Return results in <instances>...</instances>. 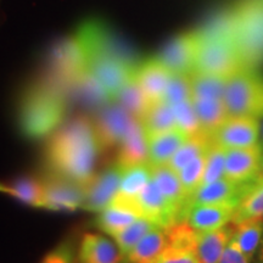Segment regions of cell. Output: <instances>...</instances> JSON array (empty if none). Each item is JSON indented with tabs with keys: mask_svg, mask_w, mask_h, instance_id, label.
I'll use <instances>...</instances> for the list:
<instances>
[{
	"mask_svg": "<svg viewBox=\"0 0 263 263\" xmlns=\"http://www.w3.org/2000/svg\"><path fill=\"white\" fill-rule=\"evenodd\" d=\"M207 151L205 154H201L200 156H197L196 159H194L192 162L186 164L184 168H182L178 172L183 189L189 200V205H190V199H192V196L195 194L196 190L200 188V185H201L203 172H205V167H206ZM186 211H188V210H186Z\"/></svg>",
	"mask_w": 263,
	"mask_h": 263,
	"instance_id": "cell-35",
	"label": "cell"
},
{
	"mask_svg": "<svg viewBox=\"0 0 263 263\" xmlns=\"http://www.w3.org/2000/svg\"><path fill=\"white\" fill-rule=\"evenodd\" d=\"M236 206L233 202L194 203L186 211L184 221L196 232L215 230L232 222Z\"/></svg>",
	"mask_w": 263,
	"mask_h": 263,
	"instance_id": "cell-14",
	"label": "cell"
},
{
	"mask_svg": "<svg viewBox=\"0 0 263 263\" xmlns=\"http://www.w3.org/2000/svg\"><path fill=\"white\" fill-rule=\"evenodd\" d=\"M262 137H263V129H262Z\"/></svg>",
	"mask_w": 263,
	"mask_h": 263,
	"instance_id": "cell-44",
	"label": "cell"
},
{
	"mask_svg": "<svg viewBox=\"0 0 263 263\" xmlns=\"http://www.w3.org/2000/svg\"><path fill=\"white\" fill-rule=\"evenodd\" d=\"M67 110L65 90L54 82L34 84L26 91L18 112V124L28 139H42L57 130Z\"/></svg>",
	"mask_w": 263,
	"mask_h": 263,
	"instance_id": "cell-2",
	"label": "cell"
},
{
	"mask_svg": "<svg viewBox=\"0 0 263 263\" xmlns=\"http://www.w3.org/2000/svg\"><path fill=\"white\" fill-rule=\"evenodd\" d=\"M163 100L172 105L192 100V83L190 74H174L172 73L167 85Z\"/></svg>",
	"mask_w": 263,
	"mask_h": 263,
	"instance_id": "cell-37",
	"label": "cell"
},
{
	"mask_svg": "<svg viewBox=\"0 0 263 263\" xmlns=\"http://www.w3.org/2000/svg\"><path fill=\"white\" fill-rule=\"evenodd\" d=\"M168 245L167 227H156L128 252L126 258L129 263H155Z\"/></svg>",
	"mask_w": 263,
	"mask_h": 263,
	"instance_id": "cell-22",
	"label": "cell"
},
{
	"mask_svg": "<svg viewBox=\"0 0 263 263\" xmlns=\"http://www.w3.org/2000/svg\"><path fill=\"white\" fill-rule=\"evenodd\" d=\"M151 178L159 188L161 194L178 210L179 222L185 219L186 210L189 207V200L184 192L178 172L171 168L167 163L150 164Z\"/></svg>",
	"mask_w": 263,
	"mask_h": 263,
	"instance_id": "cell-16",
	"label": "cell"
},
{
	"mask_svg": "<svg viewBox=\"0 0 263 263\" xmlns=\"http://www.w3.org/2000/svg\"><path fill=\"white\" fill-rule=\"evenodd\" d=\"M147 162H149V145H147L146 132L141 121L137 120L121 143L117 163H120L123 168H128Z\"/></svg>",
	"mask_w": 263,
	"mask_h": 263,
	"instance_id": "cell-18",
	"label": "cell"
},
{
	"mask_svg": "<svg viewBox=\"0 0 263 263\" xmlns=\"http://www.w3.org/2000/svg\"><path fill=\"white\" fill-rule=\"evenodd\" d=\"M137 120L139 118L133 116L116 101L100 108L98 116L93 120L100 149L110 150L120 146Z\"/></svg>",
	"mask_w": 263,
	"mask_h": 263,
	"instance_id": "cell-7",
	"label": "cell"
},
{
	"mask_svg": "<svg viewBox=\"0 0 263 263\" xmlns=\"http://www.w3.org/2000/svg\"><path fill=\"white\" fill-rule=\"evenodd\" d=\"M140 218L136 207L120 200L112 199L106 209L99 212L95 224L107 235L114 236L118 232L127 228L134 221Z\"/></svg>",
	"mask_w": 263,
	"mask_h": 263,
	"instance_id": "cell-20",
	"label": "cell"
},
{
	"mask_svg": "<svg viewBox=\"0 0 263 263\" xmlns=\"http://www.w3.org/2000/svg\"><path fill=\"white\" fill-rule=\"evenodd\" d=\"M263 217V178L250 183L236 206L232 222L239 223L250 218Z\"/></svg>",
	"mask_w": 263,
	"mask_h": 263,
	"instance_id": "cell-29",
	"label": "cell"
},
{
	"mask_svg": "<svg viewBox=\"0 0 263 263\" xmlns=\"http://www.w3.org/2000/svg\"><path fill=\"white\" fill-rule=\"evenodd\" d=\"M258 259H259V262H261V263H263V246H262L261 251H259V255H258Z\"/></svg>",
	"mask_w": 263,
	"mask_h": 263,
	"instance_id": "cell-42",
	"label": "cell"
},
{
	"mask_svg": "<svg viewBox=\"0 0 263 263\" xmlns=\"http://www.w3.org/2000/svg\"><path fill=\"white\" fill-rule=\"evenodd\" d=\"M138 213L161 227L179 222L178 210L164 197L153 178L136 199Z\"/></svg>",
	"mask_w": 263,
	"mask_h": 263,
	"instance_id": "cell-13",
	"label": "cell"
},
{
	"mask_svg": "<svg viewBox=\"0 0 263 263\" xmlns=\"http://www.w3.org/2000/svg\"><path fill=\"white\" fill-rule=\"evenodd\" d=\"M155 263H200L195 250L168 246Z\"/></svg>",
	"mask_w": 263,
	"mask_h": 263,
	"instance_id": "cell-39",
	"label": "cell"
},
{
	"mask_svg": "<svg viewBox=\"0 0 263 263\" xmlns=\"http://www.w3.org/2000/svg\"><path fill=\"white\" fill-rule=\"evenodd\" d=\"M66 89L70 90L76 100L80 101L85 107L100 110L112 103L103 85L95 80L89 71L80 76Z\"/></svg>",
	"mask_w": 263,
	"mask_h": 263,
	"instance_id": "cell-24",
	"label": "cell"
},
{
	"mask_svg": "<svg viewBox=\"0 0 263 263\" xmlns=\"http://www.w3.org/2000/svg\"><path fill=\"white\" fill-rule=\"evenodd\" d=\"M116 103L122 105L127 111H129L133 116L139 118V120L145 116L150 106L153 105L137 82L136 74L118 93Z\"/></svg>",
	"mask_w": 263,
	"mask_h": 263,
	"instance_id": "cell-32",
	"label": "cell"
},
{
	"mask_svg": "<svg viewBox=\"0 0 263 263\" xmlns=\"http://www.w3.org/2000/svg\"><path fill=\"white\" fill-rule=\"evenodd\" d=\"M100 150L93 120L77 117L55 132L45 156L51 173L87 188Z\"/></svg>",
	"mask_w": 263,
	"mask_h": 263,
	"instance_id": "cell-1",
	"label": "cell"
},
{
	"mask_svg": "<svg viewBox=\"0 0 263 263\" xmlns=\"http://www.w3.org/2000/svg\"><path fill=\"white\" fill-rule=\"evenodd\" d=\"M249 261L250 259L246 257V255L240 250L239 246L230 239L228 245L223 251L219 263H249Z\"/></svg>",
	"mask_w": 263,
	"mask_h": 263,
	"instance_id": "cell-41",
	"label": "cell"
},
{
	"mask_svg": "<svg viewBox=\"0 0 263 263\" xmlns=\"http://www.w3.org/2000/svg\"><path fill=\"white\" fill-rule=\"evenodd\" d=\"M193 106L203 133H212L229 117L224 101L221 99H192Z\"/></svg>",
	"mask_w": 263,
	"mask_h": 263,
	"instance_id": "cell-27",
	"label": "cell"
},
{
	"mask_svg": "<svg viewBox=\"0 0 263 263\" xmlns=\"http://www.w3.org/2000/svg\"><path fill=\"white\" fill-rule=\"evenodd\" d=\"M232 240L239 246L240 250L251 259L259 248L263 235V217L250 218L246 221L233 223Z\"/></svg>",
	"mask_w": 263,
	"mask_h": 263,
	"instance_id": "cell-28",
	"label": "cell"
},
{
	"mask_svg": "<svg viewBox=\"0 0 263 263\" xmlns=\"http://www.w3.org/2000/svg\"><path fill=\"white\" fill-rule=\"evenodd\" d=\"M249 184H236L226 178L206 184L200 186L192 196L189 207L194 203L233 202L238 205Z\"/></svg>",
	"mask_w": 263,
	"mask_h": 263,
	"instance_id": "cell-19",
	"label": "cell"
},
{
	"mask_svg": "<svg viewBox=\"0 0 263 263\" xmlns=\"http://www.w3.org/2000/svg\"><path fill=\"white\" fill-rule=\"evenodd\" d=\"M262 149L259 144L250 147L226 149L224 178L236 184H249L262 177Z\"/></svg>",
	"mask_w": 263,
	"mask_h": 263,
	"instance_id": "cell-9",
	"label": "cell"
},
{
	"mask_svg": "<svg viewBox=\"0 0 263 263\" xmlns=\"http://www.w3.org/2000/svg\"><path fill=\"white\" fill-rule=\"evenodd\" d=\"M223 101L229 117H263V76L255 67H245L230 76Z\"/></svg>",
	"mask_w": 263,
	"mask_h": 263,
	"instance_id": "cell-4",
	"label": "cell"
},
{
	"mask_svg": "<svg viewBox=\"0 0 263 263\" xmlns=\"http://www.w3.org/2000/svg\"><path fill=\"white\" fill-rule=\"evenodd\" d=\"M172 110L176 118L177 127L185 132L188 136L201 132L199 120H197L195 108L193 106L192 100L183 101V103L172 105Z\"/></svg>",
	"mask_w": 263,
	"mask_h": 263,
	"instance_id": "cell-38",
	"label": "cell"
},
{
	"mask_svg": "<svg viewBox=\"0 0 263 263\" xmlns=\"http://www.w3.org/2000/svg\"><path fill=\"white\" fill-rule=\"evenodd\" d=\"M246 65L232 32L201 33L195 71L229 78Z\"/></svg>",
	"mask_w": 263,
	"mask_h": 263,
	"instance_id": "cell-3",
	"label": "cell"
},
{
	"mask_svg": "<svg viewBox=\"0 0 263 263\" xmlns=\"http://www.w3.org/2000/svg\"><path fill=\"white\" fill-rule=\"evenodd\" d=\"M227 80L228 78L194 71L193 73H190L192 99H221L223 100Z\"/></svg>",
	"mask_w": 263,
	"mask_h": 263,
	"instance_id": "cell-33",
	"label": "cell"
},
{
	"mask_svg": "<svg viewBox=\"0 0 263 263\" xmlns=\"http://www.w3.org/2000/svg\"><path fill=\"white\" fill-rule=\"evenodd\" d=\"M47 210L76 211L82 209L85 199V186L51 173L42 179Z\"/></svg>",
	"mask_w": 263,
	"mask_h": 263,
	"instance_id": "cell-11",
	"label": "cell"
},
{
	"mask_svg": "<svg viewBox=\"0 0 263 263\" xmlns=\"http://www.w3.org/2000/svg\"><path fill=\"white\" fill-rule=\"evenodd\" d=\"M224 167L226 149L218 144L212 143L209 151H207L205 172H203L202 182L200 186L224 178Z\"/></svg>",
	"mask_w": 263,
	"mask_h": 263,
	"instance_id": "cell-36",
	"label": "cell"
},
{
	"mask_svg": "<svg viewBox=\"0 0 263 263\" xmlns=\"http://www.w3.org/2000/svg\"><path fill=\"white\" fill-rule=\"evenodd\" d=\"M41 263H74L73 248L68 242H62L45 255Z\"/></svg>",
	"mask_w": 263,
	"mask_h": 263,
	"instance_id": "cell-40",
	"label": "cell"
},
{
	"mask_svg": "<svg viewBox=\"0 0 263 263\" xmlns=\"http://www.w3.org/2000/svg\"><path fill=\"white\" fill-rule=\"evenodd\" d=\"M123 168L120 163H114L100 174L94 176L85 188V199L82 209L90 212H100L110 205L120 188Z\"/></svg>",
	"mask_w": 263,
	"mask_h": 263,
	"instance_id": "cell-12",
	"label": "cell"
},
{
	"mask_svg": "<svg viewBox=\"0 0 263 263\" xmlns=\"http://www.w3.org/2000/svg\"><path fill=\"white\" fill-rule=\"evenodd\" d=\"M140 121L146 132V136L160 134L177 128L172 106L164 100L157 101L151 105L149 111Z\"/></svg>",
	"mask_w": 263,
	"mask_h": 263,
	"instance_id": "cell-31",
	"label": "cell"
},
{
	"mask_svg": "<svg viewBox=\"0 0 263 263\" xmlns=\"http://www.w3.org/2000/svg\"><path fill=\"white\" fill-rule=\"evenodd\" d=\"M146 137L149 145V163L154 166L168 163L171 157L189 138L188 134L178 127L168 132Z\"/></svg>",
	"mask_w": 263,
	"mask_h": 263,
	"instance_id": "cell-23",
	"label": "cell"
},
{
	"mask_svg": "<svg viewBox=\"0 0 263 263\" xmlns=\"http://www.w3.org/2000/svg\"><path fill=\"white\" fill-rule=\"evenodd\" d=\"M259 123L251 117L230 116L212 133L213 143L224 149L250 147L258 144Z\"/></svg>",
	"mask_w": 263,
	"mask_h": 263,
	"instance_id": "cell-10",
	"label": "cell"
},
{
	"mask_svg": "<svg viewBox=\"0 0 263 263\" xmlns=\"http://www.w3.org/2000/svg\"><path fill=\"white\" fill-rule=\"evenodd\" d=\"M50 68L51 82L62 89L88 71V54L77 33L55 45L50 54Z\"/></svg>",
	"mask_w": 263,
	"mask_h": 263,
	"instance_id": "cell-6",
	"label": "cell"
},
{
	"mask_svg": "<svg viewBox=\"0 0 263 263\" xmlns=\"http://www.w3.org/2000/svg\"><path fill=\"white\" fill-rule=\"evenodd\" d=\"M201 33L188 32L177 35L161 50L157 59L174 74H190L195 71Z\"/></svg>",
	"mask_w": 263,
	"mask_h": 263,
	"instance_id": "cell-8",
	"label": "cell"
},
{
	"mask_svg": "<svg viewBox=\"0 0 263 263\" xmlns=\"http://www.w3.org/2000/svg\"><path fill=\"white\" fill-rule=\"evenodd\" d=\"M150 180L151 166L149 162L128 167L123 171L120 188H118V192L114 199L129 203L137 209L136 199Z\"/></svg>",
	"mask_w": 263,
	"mask_h": 263,
	"instance_id": "cell-25",
	"label": "cell"
},
{
	"mask_svg": "<svg viewBox=\"0 0 263 263\" xmlns=\"http://www.w3.org/2000/svg\"><path fill=\"white\" fill-rule=\"evenodd\" d=\"M0 193H4L24 203L38 209H47L44 188L42 180L34 178H21L12 183L0 182Z\"/></svg>",
	"mask_w": 263,
	"mask_h": 263,
	"instance_id": "cell-26",
	"label": "cell"
},
{
	"mask_svg": "<svg viewBox=\"0 0 263 263\" xmlns=\"http://www.w3.org/2000/svg\"><path fill=\"white\" fill-rule=\"evenodd\" d=\"M171 76L172 72L157 57L143 61L136 70V80L153 104L163 100Z\"/></svg>",
	"mask_w": 263,
	"mask_h": 263,
	"instance_id": "cell-15",
	"label": "cell"
},
{
	"mask_svg": "<svg viewBox=\"0 0 263 263\" xmlns=\"http://www.w3.org/2000/svg\"><path fill=\"white\" fill-rule=\"evenodd\" d=\"M232 222L222 228L197 232L196 256L200 263H219L223 251L232 239Z\"/></svg>",
	"mask_w": 263,
	"mask_h": 263,
	"instance_id": "cell-21",
	"label": "cell"
},
{
	"mask_svg": "<svg viewBox=\"0 0 263 263\" xmlns=\"http://www.w3.org/2000/svg\"><path fill=\"white\" fill-rule=\"evenodd\" d=\"M262 178H263V161H262Z\"/></svg>",
	"mask_w": 263,
	"mask_h": 263,
	"instance_id": "cell-43",
	"label": "cell"
},
{
	"mask_svg": "<svg viewBox=\"0 0 263 263\" xmlns=\"http://www.w3.org/2000/svg\"><path fill=\"white\" fill-rule=\"evenodd\" d=\"M212 143V137L203 133V132H199L194 136H190L185 143L177 150V153L171 157L167 164L176 172H179L194 159H196L201 154H205Z\"/></svg>",
	"mask_w": 263,
	"mask_h": 263,
	"instance_id": "cell-30",
	"label": "cell"
},
{
	"mask_svg": "<svg viewBox=\"0 0 263 263\" xmlns=\"http://www.w3.org/2000/svg\"><path fill=\"white\" fill-rule=\"evenodd\" d=\"M156 227L161 226L156 224L155 222L150 221V219L145 218V217H140L137 221H134L132 224L128 226L127 228H124L121 232H118L117 234H115L112 238L116 241L118 248L121 249V251L126 256L150 230L155 229Z\"/></svg>",
	"mask_w": 263,
	"mask_h": 263,
	"instance_id": "cell-34",
	"label": "cell"
},
{
	"mask_svg": "<svg viewBox=\"0 0 263 263\" xmlns=\"http://www.w3.org/2000/svg\"><path fill=\"white\" fill-rule=\"evenodd\" d=\"M123 256L117 244L94 233L83 235L78 252L81 263H121Z\"/></svg>",
	"mask_w": 263,
	"mask_h": 263,
	"instance_id": "cell-17",
	"label": "cell"
},
{
	"mask_svg": "<svg viewBox=\"0 0 263 263\" xmlns=\"http://www.w3.org/2000/svg\"><path fill=\"white\" fill-rule=\"evenodd\" d=\"M87 54L88 71L115 103L121 89L134 77L139 64L104 50H90Z\"/></svg>",
	"mask_w": 263,
	"mask_h": 263,
	"instance_id": "cell-5",
	"label": "cell"
}]
</instances>
